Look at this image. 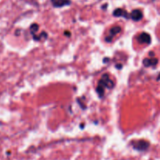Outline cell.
<instances>
[{
	"instance_id": "6",
	"label": "cell",
	"mask_w": 160,
	"mask_h": 160,
	"mask_svg": "<svg viewBox=\"0 0 160 160\" xmlns=\"http://www.w3.org/2000/svg\"><path fill=\"white\" fill-rule=\"evenodd\" d=\"M142 17H143V13L140 9H134L130 14V18L134 21H139L141 20Z\"/></svg>"
},
{
	"instance_id": "7",
	"label": "cell",
	"mask_w": 160,
	"mask_h": 160,
	"mask_svg": "<svg viewBox=\"0 0 160 160\" xmlns=\"http://www.w3.org/2000/svg\"><path fill=\"white\" fill-rule=\"evenodd\" d=\"M113 16H117V17H124L126 19H130V14L127 12V10L123 9H121V8H118V9H116L113 11Z\"/></svg>"
},
{
	"instance_id": "12",
	"label": "cell",
	"mask_w": 160,
	"mask_h": 160,
	"mask_svg": "<svg viewBox=\"0 0 160 160\" xmlns=\"http://www.w3.org/2000/svg\"><path fill=\"white\" fill-rule=\"evenodd\" d=\"M149 56L150 57H154V56H155V53H154V52H150Z\"/></svg>"
},
{
	"instance_id": "1",
	"label": "cell",
	"mask_w": 160,
	"mask_h": 160,
	"mask_svg": "<svg viewBox=\"0 0 160 160\" xmlns=\"http://www.w3.org/2000/svg\"><path fill=\"white\" fill-rule=\"evenodd\" d=\"M114 81L110 78V75L108 74H104L101 79L99 81L98 83L97 88H96V92H97L98 95L100 98H103L104 96L105 89L108 88V89H111L114 87Z\"/></svg>"
},
{
	"instance_id": "2",
	"label": "cell",
	"mask_w": 160,
	"mask_h": 160,
	"mask_svg": "<svg viewBox=\"0 0 160 160\" xmlns=\"http://www.w3.org/2000/svg\"><path fill=\"white\" fill-rule=\"evenodd\" d=\"M132 145H133L134 149L137 150V151H146V150L149 148L150 144L149 142L147 141L140 140L134 142V143H133Z\"/></svg>"
},
{
	"instance_id": "15",
	"label": "cell",
	"mask_w": 160,
	"mask_h": 160,
	"mask_svg": "<svg viewBox=\"0 0 160 160\" xmlns=\"http://www.w3.org/2000/svg\"><path fill=\"white\" fill-rule=\"evenodd\" d=\"M157 81H160V74H159V75H158V78H157Z\"/></svg>"
},
{
	"instance_id": "10",
	"label": "cell",
	"mask_w": 160,
	"mask_h": 160,
	"mask_svg": "<svg viewBox=\"0 0 160 160\" xmlns=\"http://www.w3.org/2000/svg\"><path fill=\"white\" fill-rule=\"evenodd\" d=\"M33 37H34V39L35 40V41H39V40H41L42 38H46L47 37H48V35H47L46 32L43 31V32L41 33L38 36H37V35H34V36H33Z\"/></svg>"
},
{
	"instance_id": "11",
	"label": "cell",
	"mask_w": 160,
	"mask_h": 160,
	"mask_svg": "<svg viewBox=\"0 0 160 160\" xmlns=\"http://www.w3.org/2000/svg\"><path fill=\"white\" fill-rule=\"evenodd\" d=\"M64 34H65V35H66V36H67V37H70V31H66L64 32Z\"/></svg>"
},
{
	"instance_id": "3",
	"label": "cell",
	"mask_w": 160,
	"mask_h": 160,
	"mask_svg": "<svg viewBox=\"0 0 160 160\" xmlns=\"http://www.w3.org/2000/svg\"><path fill=\"white\" fill-rule=\"evenodd\" d=\"M121 31V27L120 26H114V27H112L110 30V34L106 38V42H111L113 37L115 36L116 34H119Z\"/></svg>"
},
{
	"instance_id": "13",
	"label": "cell",
	"mask_w": 160,
	"mask_h": 160,
	"mask_svg": "<svg viewBox=\"0 0 160 160\" xmlns=\"http://www.w3.org/2000/svg\"><path fill=\"white\" fill-rule=\"evenodd\" d=\"M116 67H117V69H119V70H120V69L122 68V65L118 64V65H117V66H116Z\"/></svg>"
},
{
	"instance_id": "5",
	"label": "cell",
	"mask_w": 160,
	"mask_h": 160,
	"mask_svg": "<svg viewBox=\"0 0 160 160\" xmlns=\"http://www.w3.org/2000/svg\"><path fill=\"white\" fill-rule=\"evenodd\" d=\"M158 60L155 57H151V58H145L143 60V65L146 67H155L158 64Z\"/></svg>"
},
{
	"instance_id": "9",
	"label": "cell",
	"mask_w": 160,
	"mask_h": 160,
	"mask_svg": "<svg viewBox=\"0 0 160 160\" xmlns=\"http://www.w3.org/2000/svg\"><path fill=\"white\" fill-rule=\"evenodd\" d=\"M38 29H39V26H38V23H33V24H31V27H30V31H31V33L33 36L35 35V33L38 31Z\"/></svg>"
},
{
	"instance_id": "8",
	"label": "cell",
	"mask_w": 160,
	"mask_h": 160,
	"mask_svg": "<svg viewBox=\"0 0 160 160\" xmlns=\"http://www.w3.org/2000/svg\"><path fill=\"white\" fill-rule=\"evenodd\" d=\"M53 6L56 8L63 7L64 5H70L71 1L70 0H51Z\"/></svg>"
},
{
	"instance_id": "4",
	"label": "cell",
	"mask_w": 160,
	"mask_h": 160,
	"mask_svg": "<svg viewBox=\"0 0 160 160\" xmlns=\"http://www.w3.org/2000/svg\"><path fill=\"white\" fill-rule=\"evenodd\" d=\"M137 40L138 41L139 43L141 44H148L149 45L151 43V36L149 34H148L146 32H142L137 36Z\"/></svg>"
},
{
	"instance_id": "14",
	"label": "cell",
	"mask_w": 160,
	"mask_h": 160,
	"mask_svg": "<svg viewBox=\"0 0 160 160\" xmlns=\"http://www.w3.org/2000/svg\"><path fill=\"white\" fill-rule=\"evenodd\" d=\"M16 35H20V30H16Z\"/></svg>"
}]
</instances>
